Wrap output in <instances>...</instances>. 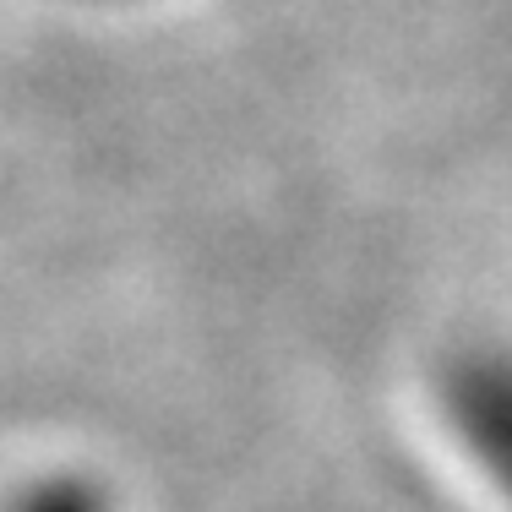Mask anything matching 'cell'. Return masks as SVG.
Masks as SVG:
<instances>
[{"label": "cell", "instance_id": "6da1fadb", "mask_svg": "<svg viewBox=\"0 0 512 512\" xmlns=\"http://www.w3.org/2000/svg\"><path fill=\"white\" fill-rule=\"evenodd\" d=\"M447 420L480 480L512 512V360L485 355L463 365L447 387Z\"/></svg>", "mask_w": 512, "mask_h": 512}]
</instances>
